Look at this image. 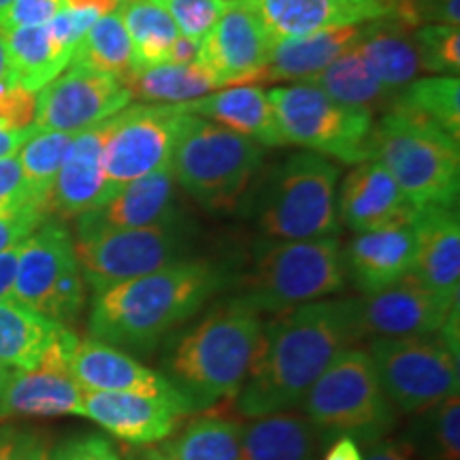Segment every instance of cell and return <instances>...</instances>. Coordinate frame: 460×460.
<instances>
[{
	"instance_id": "6da1fadb",
	"label": "cell",
	"mask_w": 460,
	"mask_h": 460,
	"mask_svg": "<svg viewBox=\"0 0 460 460\" xmlns=\"http://www.w3.org/2000/svg\"><path fill=\"white\" fill-rule=\"evenodd\" d=\"M358 296L322 298L264 322L254 358L237 393L245 418L296 407L343 349L360 341Z\"/></svg>"
},
{
	"instance_id": "7a4b0ae2",
	"label": "cell",
	"mask_w": 460,
	"mask_h": 460,
	"mask_svg": "<svg viewBox=\"0 0 460 460\" xmlns=\"http://www.w3.org/2000/svg\"><path fill=\"white\" fill-rule=\"evenodd\" d=\"M228 286L230 275L222 264L188 258L172 262L96 295L88 318L90 339L124 352H152Z\"/></svg>"
},
{
	"instance_id": "3957f363",
	"label": "cell",
	"mask_w": 460,
	"mask_h": 460,
	"mask_svg": "<svg viewBox=\"0 0 460 460\" xmlns=\"http://www.w3.org/2000/svg\"><path fill=\"white\" fill-rule=\"evenodd\" d=\"M262 324L261 314L233 296L226 298L197 324L172 337L164 356V376L197 410L237 396L254 358Z\"/></svg>"
},
{
	"instance_id": "277c9868",
	"label": "cell",
	"mask_w": 460,
	"mask_h": 460,
	"mask_svg": "<svg viewBox=\"0 0 460 460\" xmlns=\"http://www.w3.org/2000/svg\"><path fill=\"white\" fill-rule=\"evenodd\" d=\"M369 158L393 175L416 209L456 207L460 141L429 119L393 105L373 124Z\"/></svg>"
},
{
	"instance_id": "5b68a950",
	"label": "cell",
	"mask_w": 460,
	"mask_h": 460,
	"mask_svg": "<svg viewBox=\"0 0 460 460\" xmlns=\"http://www.w3.org/2000/svg\"><path fill=\"white\" fill-rule=\"evenodd\" d=\"M348 281L339 237L273 241L256 245L254 264L233 298L256 314H284L331 298Z\"/></svg>"
},
{
	"instance_id": "8992f818",
	"label": "cell",
	"mask_w": 460,
	"mask_h": 460,
	"mask_svg": "<svg viewBox=\"0 0 460 460\" xmlns=\"http://www.w3.org/2000/svg\"><path fill=\"white\" fill-rule=\"evenodd\" d=\"M261 163L262 146L256 141L188 113L172 149L171 171L203 209L228 214L243 199Z\"/></svg>"
},
{
	"instance_id": "52a82bcc",
	"label": "cell",
	"mask_w": 460,
	"mask_h": 460,
	"mask_svg": "<svg viewBox=\"0 0 460 460\" xmlns=\"http://www.w3.org/2000/svg\"><path fill=\"white\" fill-rule=\"evenodd\" d=\"M339 166L315 152L295 154L275 166L254 205L264 239L305 241L339 237Z\"/></svg>"
},
{
	"instance_id": "ba28073f",
	"label": "cell",
	"mask_w": 460,
	"mask_h": 460,
	"mask_svg": "<svg viewBox=\"0 0 460 460\" xmlns=\"http://www.w3.org/2000/svg\"><path fill=\"white\" fill-rule=\"evenodd\" d=\"M301 402L322 439L345 435L367 446L388 437L399 422L369 352L354 345L326 367Z\"/></svg>"
},
{
	"instance_id": "9c48e42d",
	"label": "cell",
	"mask_w": 460,
	"mask_h": 460,
	"mask_svg": "<svg viewBox=\"0 0 460 460\" xmlns=\"http://www.w3.org/2000/svg\"><path fill=\"white\" fill-rule=\"evenodd\" d=\"M269 96L288 146L312 149L343 164L369 160L371 111L341 105L312 84L281 85L269 90Z\"/></svg>"
},
{
	"instance_id": "30bf717a",
	"label": "cell",
	"mask_w": 460,
	"mask_h": 460,
	"mask_svg": "<svg viewBox=\"0 0 460 460\" xmlns=\"http://www.w3.org/2000/svg\"><path fill=\"white\" fill-rule=\"evenodd\" d=\"M11 296L65 326L82 314L85 279L65 224L43 222L22 241Z\"/></svg>"
},
{
	"instance_id": "8fae6325",
	"label": "cell",
	"mask_w": 460,
	"mask_h": 460,
	"mask_svg": "<svg viewBox=\"0 0 460 460\" xmlns=\"http://www.w3.org/2000/svg\"><path fill=\"white\" fill-rule=\"evenodd\" d=\"M373 367L396 413H413L458 393V349L441 337L369 339Z\"/></svg>"
},
{
	"instance_id": "7c38bea8",
	"label": "cell",
	"mask_w": 460,
	"mask_h": 460,
	"mask_svg": "<svg viewBox=\"0 0 460 460\" xmlns=\"http://www.w3.org/2000/svg\"><path fill=\"white\" fill-rule=\"evenodd\" d=\"M188 233L180 217L156 226L115 230L75 241L79 267L94 295L186 261Z\"/></svg>"
},
{
	"instance_id": "4fadbf2b",
	"label": "cell",
	"mask_w": 460,
	"mask_h": 460,
	"mask_svg": "<svg viewBox=\"0 0 460 460\" xmlns=\"http://www.w3.org/2000/svg\"><path fill=\"white\" fill-rule=\"evenodd\" d=\"M186 119L188 113L180 105H128L113 115L102 152L105 200L128 183L169 166Z\"/></svg>"
},
{
	"instance_id": "5bb4252c",
	"label": "cell",
	"mask_w": 460,
	"mask_h": 460,
	"mask_svg": "<svg viewBox=\"0 0 460 460\" xmlns=\"http://www.w3.org/2000/svg\"><path fill=\"white\" fill-rule=\"evenodd\" d=\"M128 85L113 75L71 62L37 94L34 128L77 135L130 105Z\"/></svg>"
},
{
	"instance_id": "9a60e30c",
	"label": "cell",
	"mask_w": 460,
	"mask_h": 460,
	"mask_svg": "<svg viewBox=\"0 0 460 460\" xmlns=\"http://www.w3.org/2000/svg\"><path fill=\"white\" fill-rule=\"evenodd\" d=\"M75 339L65 329L32 369H13L0 394V422L11 418L82 416L84 390L68 367Z\"/></svg>"
},
{
	"instance_id": "2e32d148",
	"label": "cell",
	"mask_w": 460,
	"mask_h": 460,
	"mask_svg": "<svg viewBox=\"0 0 460 460\" xmlns=\"http://www.w3.org/2000/svg\"><path fill=\"white\" fill-rule=\"evenodd\" d=\"M458 309V298L437 295L411 275L394 286L358 296L362 339L437 335Z\"/></svg>"
},
{
	"instance_id": "e0dca14e",
	"label": "cell",
	"mask_w": 460,
	"mask_h": 460,
	"mask_svg": "<svg viewBox=\"0 0 460 460\" xmlns=\"http://www.w3.org/2000/svg\"><path fill=\"white\" fill-rule=\"evenodd\" d=\"M68 367L75 382L90 393H130L160 399L186 413L199 411L194 402L181 393L163 371L149 369L124 349L94 341L75 339L68 352Z\"/></svg>"
},
{
	"instance_id": "ac0fdd59",
	"label": "cell",
	"mask_w": 460,
	"mask_h": 460,
	"mask_svg": "<svg viewBox=\"0 0 460 460\" xmlns=\"http://www.w3.org/2000/svg\"><path fill=\"white\" fill-rule=\"evenodd\" d=\"M273 34L243 0H233L226 13L200 41L199 62L224 85L261 84L271 60Z\"/></svg>"
},
{
	"instance_id": "d6986e66",
	"label": "cell",
	"mask_w": 460,
	"mask_h": 460,
	"mask_svg": "<svg viewBox=\"0 0 460 460\" xmlns=\"http://www.w3.org/2000/svg\"><path fill=\"white\" fill-rule=\"evenodd\" d=\"M180 217L177 181L171 164L128 183L105 203L77 217V239L115 230L156 226Z\"/></svg>"
},
{
	"instance_id": "ffe728a7",
	"label": "cell",
	"mask_w": 460,
	"mask_h": 460,
	"mask_svg": "<svg viewBox=\"0 0 460 460\" xmlns=\"http://www.w3.org/2000/svg\"><path fill=\"white\" fill-rule=\"evenodd\" d=\"M275 41L362 26L394 13V0H243Z\"/></svg>"
},
{
	"instance_id": "44dd1931",
	"label": "cell",
	"mask_w": 460,
	"mask_h": 460,
	"mask_svg": "<svg viewBox=\"0 0 460 460\" xmlns=\"http://www.w3.org/2000/svg\"><path fill=\"white\" fill-rule=\"evenodd\" d=\"M416 211L393 175L371 158L354 164L339 190L337 220L356 234L410 224Z\"/></svg>"
},
{
	"instance_id": "7402d4cb",
	"label": "cell",
	"mask_w": 460,
	"mask_h": 460,
	"mask_svg": "<svg viewBox=\"0 0 460 460\" xmlns=\"http://www.w3.org/2000/svg\"><path fill=\"white\" fill-rule=\"evenodd\" d=\"M82 416L124 444L154 446L169 439L186 413L152 396L84 390Z\"/></svg>"
},
{
	"instance_id": "603a6c76",
	"label": "cell",
	"mask_w": 460,
	"mask_h": 460,
	"mask_svg": "<svg viewBox=\"0 0 460 460\" xmlns=\"http://www.w3.org/2000/svg\"><path fill=\"white\" fill-rule=\"evenodd\" d=\"M111 119L113 118L102 119L73 135L54 188H51L49 211L62 217H79L105 200L102 152H105Z\"/></svg>"
},
{
	"instance_id": "cb8c5ba5",
	"label": "cell",
	"mask_w": 460,
	"mask_h": 460,
	"mask_svg": "<svg viewBox=\"0 0 460 460\" xmlns=\"http://www.w3.org/2000/svg\"><path fill=\"white\" fill-rule=\"evenodd\" d=\"M411 228L416 256L410 275L437 295L458 298L460 222L456 207H420Z\"/></svg>"
},
{
	"instance_id": "d4e9b609",
	"label": "cell",
	"mask_w": 460,
	"mask_h": 460,
	"mask_svg": "<svg viewBox=\"0 0 460 460\" xmlns=\"http://www.w3.org/2000/svg\"><path fill=\"white\" fill-rule=\"evenodd\" d=\"M416 237L410 224L358 233L343 250L345 275L360 295H373L411 273Z\"/></svg>"
},
{
	"instance_id": "484cf974",
	"label": "cell",
	"mask_w": 460,
	"mask_h": 460,
	"mask_svg": "<svg viewBox=\"0 0 460 460\" xmlns=\"http://www.w3.org/2000/svg\"><path fill=\"white\" fill-rule=\"evenodd\" d=\"M180 107L190 115L211 119L224 128L247 137L258 146H288L281 135L271 96L258 85H228L226 90L211 92L203 99L181 102Z\"/></svg>"
},
{
	"instance_id": "4316f807",
	"label": "cell",
	"mask_w": 460,
	"mask_h": 460,
	"mask_svg": "<svg viewBox=\"0 0 460 460\" xmlns=\"http://www.w3.org/2000/svg\"><path fill=\"white\" fill-rule=\"evenodd\" d=\"M365 26V24H362ZM362 26L335 28L307 34V37L275 41L271 60L262 71L264 82H295L303 84L324 71L339 56L358 43Z\"/></svg>"
},
{
	"instance_id": "83f0119b",
	"label": "cell",
	"mask_w": 460,
	"mask_h": 460,
	"mask_svg": "<svg viewBox=\"0 0 460 460\" xmlns=\"http://www.w3.org/2000/svg\"><path fill=\"white\" fill-rule=\"evenodd\" d=\"M320 441L303 413H269L241 427V460H314Z\"/></svg>"
},
{
	"instance_id": "f1b7e54d",
	"label": "cell",
	"mask_w": 460,
	"mask_h": 460,
	"mask_svg": "<svg viewBox=\"0 0 460 460\" xmlns=\"http://www.w3.org/2000/svg\"><path fill=\"white\" fill-rule=\"evenodd\" d=\"M413 28L394 13L362 26L356 48L390 92L399 94L420 73Z\"/></svg>"
},
{
	"instance_id": "f546056e",
	"label": "cell",
	"mask_w": 460,
	"mask_h": 460,
	"mask_svg": "<svg viewBox=\"0 0 460 460\" xmlns=\"http://www.w3.org/2000/svg\"><path fill=\"white\" fill-rule=\"evenodd\" d=\"M3 34L7 49V84L39 92L71 65L73 51L51 37L48 24L24 26Z\"/></svg>"
},
{
	"instance_id": "4dcf8cb0",
	"label": "cell",
	"mask_w": 460,
	"mask_h": 460,
	"mask_svg": "<svg viewBox=\"0 0 460 460\" xmlns=\"http://www.w3.org/2000/svg\"><path fill=\"white\" fill-rule=\"evenodd\" d=\"M65 324L45 318L13 296L0 298V362L9 369H32Z\"/></svg>"
},
{
	"instance_id": "1f68e13d",
	"label": "cell",
	"mask_w": 460,
	"mask_h": 460,
	"mask_svg": "<svg viewBox=\"0 0 460 460\" xmlns=\"http://www.w3.org/2000/svg\"><path fill=\"white\" fill-rule=\"evenodd\" d=\"M303 84L315 85L341 105L360 107L371 113L384 111L396 99L394 92L382 84V79L377 77L356 45L339 56L335 62H331L324 71Z\"/></svg>"
},
{
	"instance_id": "d6a6232c",
	"label": "cell",
	"mask_w": 460,
	"mask_h": 460,
	"mask_svg": "<svg viewBox=\"0 0 460 460\" xmlns=\"http://www.w3.org/2000/svg\"><path fill=\"white\" fill-rule=\"evenodd\" d=\"M132 99L152 105H181V102L203 99L211 94L220 84L200 62L194 65H164L147 66L132 73L128 79Z\"/></svg>"
},
{
	"instance_id": "836d02e7",
	"label": "cell",
	"mask_w": 460,
	"mask_h": 460,
	"mask_svg": "<svg viewBox=\"0 0 460 460\" xmlns=\"http://www.w3.org/2000/svg\"><path fill=\"white\" fill-rule=\"evenodd\" d=\"M118 13L122 15L130 39L132 73L164 65L171 45L180 34L164 4L154 0H126L119 3Z\"/></svg>"
},
{
	"instance_id": "e575fe53",
	"label": "cell",
	"mask_w": 460,
	"mask_h": 460,
	"mask_svg": "<svg viewBox=\"0 0 460 460\" xmlns=\"http://www.w3.org/2000/svg\"><path fill=\"white\" fill-rule=\"evenodd\" d=\"M158 447L169 460H241V424L228 418H197Z\"/></svg>"
},
{
	"instance_id": "d590c367",
	"label": "cell",
	"mask_w": 460,
	"mask_h": 460,
	"mask_svg": "<svg viewBox=\"0 0 460 460\" xmlns=\"http://www.w3.org/2000/svg\"><path fill=\"white\" fill-rule=\"evenodd\" d=\"M402 444L418 460L460 458V399L458 393L446 396L437 405L413 413Z\"/></svg>"
},
{
	"instance_id": "8d00e7d4",
	"label": "cell",
	"mask_w": 460,
	"mask_h": 460,
	"mask_svg": "<svg viewBox=\"0 0 460 460\" xmlns=\"http://www.w3.org/2000/svg\"><path fill=\"white\" fill-rule=\"evenodd\" d=\"M75 65H84L94 71L113 75L119 82L128 84L132 77V49L122 15L118 9L101 15L82 41L75 48Z\"/></svg>"
},
{
	"instance_id": "74e56055",
	"label": "cell",
	"mask_w": 460,
	"mask_h": 460,
	"mask_svg": "<svg viewBox=\"0 0 460 460\" xmlns=\"http://www.w3.org/2000/svg\"><path fill=\"white\" fill-rule=\"evenodd\" d=\"M73 135L58 130H37L24 146L17 149V163L28 194L34 207L49 214L51 188L60 171L66 149L71 146Z\"/></svg>"
},
{
	"instance_id": "f35d334b",
	"label": "cell",
	"mask_w": 460,
	"mask_h": 460,
	"mask_svg": "<svg viewBox=\"0 0 460 460\" xmlns=\"http://www.w3.org/2000/svg\"><path fill=\"white\" fill-rule=\"evenodd\" d=\"M429 119L460 141V82L452 75H433L402 88L393 102ZM390 105V107H393Z\"/></svg>"
},
{
	"instance_id": "ab89813d",
	"label": "cell",
	"mask_w": 460,
	"mask_h": 460,
	"mask_svg": "<svg viewBox=\"0 0 460 460\" xmlns=\"http://www.w3.org/2000/svg\"><path fill=\"white\" fill-rule=\"evenodd\" d=\"M420 71L435 75L460 73V28L452 24H422L413 28Z\"/></svg>"
},
{
	"instance_id": "60d3db41",
	"label": "cell",
	"mask_w": 460,
	"mask_h": 460,
	"mask_svg": "<svg viewBox=\"0 0 460 460\" xmlns=\"http://www.w3.org/2000/svg\"><path fill=\"white\" fill-rule=\"evenodd\" d=\"M230 4L233 0H169L164 7L180 34L203 41Z\"/></svg>"
},
{
	"instance_id": "b9f144b4",
	"label": "cell",
	"mask_w": 460,
	"mask_h": 460,
	"mask_svg": "<svg viewBox=\"0 0 460 460\" xmlns=\"http://www.w3.org/2000/svg\"><path fill=\"white\" fill-rule=\"evenodd\" d=\"M460 0H394V15L407 26L460 24Z\"/></svg>"
},
{
	"instance_id": "7bdbcfd3",
	"label": "cell",
	"mask_w": 460,
	"mask_h": 460,
	"mask_svg": "<svg viewBox=\"0 0 460 460\" xmlns=\"http://www.w3.org/2000/svg\"><path fill=\"white\" fill-rule=\"evenodd\" d=\"M37 115V92L22 85H0V128L26 132L34 128Z\"/></svg>"
},
{
	"instance_id": "ee69618b",
	"label": "cell",
	"mask_w": 460,
	"mask_h": 460,
	"mask_svg": "<svg viewBox=\"0 0 460 460\" xmlns=\"http://www.w3.org/2000/svg\"><path fill=\"white\" fill-rule=\"evenodd\" d=\"M62 7H65V0H13L0 17V32L48 24Z\"/></svg>"
},
{
	"instance_id": "f6af8a7d",
	"label": "cell",
	"mask_w": 460,
	"mask_h": 460,
	"mask_svg": "<svg viewBox=\"0 0 460 460\" xmlns=\"http://www.w3.org/2000/svg\"><path fill=\"white\" fill-rule=\"evenodd\" d=\"M51 460H122L105 435H77L51 450Z\"/></svg>"
},
{
	"instance_id": "bcb514c9",
	"label": "cell",
	"mask_w": 460,
	"mask_h": 460,
	"mask_svg": "<svg viewBox=\"0 0 460 460\" xmlns=\"http://www.w3.org/2000/svg\"><path fill=\"white\" fill-rule=\"evenodd\" d=\"M48 214L37 207L0 211V252L17 247L45 222Z\"/></svg>"
},
{
	"instance_id": "7dc6e473",
	"label": "cell",
	"mask_w": 460,
	"mask_h": 460,
	"mask_svg": "<svg viewBox=\"0 0 460 460\" xmlns=\"http://www.w3.org/2000/svg\"><path fill=\"white\" fill-rule=\"evenodd\" d=\"M20 207H34L20 163H17V156L0 158V211L20 209Z\"/></svg>"
},
{
	"instance_id": "c3c4849f",
	"label": "cell",
	"mask_w": 460,
	"mask_h": 460,
	"mask_svg": "<svg viewBox=\"0 0 460 460\" xmlns=\"http://www.w3.org/2000/svg\"><path fill=\"white\" fill-rule=\"evenodd\" d=\"M362 458L365 460H418L411 454L410 447L402 444L401 439H388V437L373 441V444H367Z\"/></svg>"
},
{
	"instance_id": "681fc988",
	"label": "cell",
	"mask_w": 460,
	"mask_h": 460,
	"mask_svg": "<svg viewBox=\"0 0 460 460\" xmlns=\"http://www.w3.org/2000/svg\"><path fill=\"white\" fill-rule=\"evenodd\" d=\"M199 56H200V41H197V39L183 37V34H177L175 41H172L169 49V58H166V62H171V65H194V62H199Z\"/></svg>"
},
{
	"instance_id": "f907efd6",
	"label": "cell",
	"mask_w": 460,
	"mask_h": 460,
	"mask_svg": "<svg viewBox=\"0 0 460 460\" xmlns=\"http://www.w3.org/2000/svg\"><path fill=\"white\" fill-rule=\"evenodd\" d=\"M322 460H365L362 458V450L358 441H354L352 437H335L329 450H326Z\"/></svg>"
},
{
	"instance_id": "816d5d0a",
	"label": "cell",
	"mask_w": 460,
	"mask_h": 460,
	"mask_svg": "<svg viewBox=\"0 0 460 460\" xmlns=\"http://www.w3.org/2000/svg\"><path fill=\"white\" fill-rule=\"evenodd\" d=\"M17 247L0 252V298L11 296V288H13L17 267Z\"/></svg>"
},
{
	"instance_id": "f5cc1de1",
	"label": "cell",
	"mask_w": 460,
	"mask_h": 460,
	"mask_svg": "<svg viewBox=\"0 0 460 460\" xmlns=\"http://www.w3.org/2000/svg\"><path fill=\"white\" fill-rule=\"evenodd\" d=\"M34 132H37V128H31L26 132H11V130L0 128V158L15 156L17 149L24 146V143L31 139Z\"/></svg>"
},
{
	"instance_id": "db71d44e",
	"label": "cell",
	"mask_w": 460,
	"mask_h": 460,
	"mask_svg": "<svg viewBox=\"0 0 460 460\" xmlns=\"http://www.w3.org/2000/svg\"><path fill=\"white\" fill-rule=\"evenodd\" d=\"M20 460H51V450L45 446L43 439L24 433L22 435Z\"/></svg>"
},
{
	"instance_id": "11a10c76",
	"label": "cell",
	"mask_w": 460,
	"mask_h": 460,
	"mask_svg": "<svg viewBox=\"0 0 460 460\" xmlns=\"http://www.w3.org/2000/svg\"><path fill=\"white\" fill-rule=\"evenodd\" d=\"M22 435L24 433L11 427L0 429V460H20Z\"/></svg>"
},
{
	"instance_id": "9f6ffc18",
	"label": "cell",
	"mask_w": 460,
	"mask_h": 460,
	"mask_svg": "<svg viewBox=\"0 0 460 460\" xmlns=\"http://www.w3.org/2000/svg\"><path fill=\"white\" fill-rule=\"evenodd\" d=\"M122 460H169L158 446H130L122 454Z\"/></svg>"
},
{
	"instance_id": "6f0895ef",
	"label": "cell",
	"mask_w": 460,
	"mask_h": 460,
	"mask_svg": "<svg viewBox=\"0 0 460 460\" xmlns=\"http://www.w3.org/2000/svg\"><path fill=\"white\" fill-rule=\"evenodd\" d=\"M7 75H9V65H7V49H4L3 34H0V85H4V84H7Z\"/></svg>"
},
{
	"instance_id": "680465c9",
	"label": "cell",
	"mask_w": 460,
	"mask_h": 460,
	"mask_svg": "<svg viewBox=\"0 0 460 460\" xmlns=\"http://www.w3.org/2000/svg\"><path fill=\"white\" fill-rule=\"evenodd\" d=\"M11 371H13V369H9V367H4L3 362H0V394H3L4 386H7V382H9V377H11Z\"/></svg>"
},
{
	"instance_id": "91938a15",
	"label": "cell",
	"mask_w": 460,
	"mask_h": 460,
	"mask_svg": "<svg viewBox=\"0 0 460 460\" xmlns=\"http://www.w3.org/2000/svg\"><path fill=\"white\" fill-rule=\"evenodd\" d=\"M11 3H13V0H0V17H3L4 11L11 7Z\"/></svg>"
},
{
	"instance_id": "94428289",
	"label": "cell",
	"mask_w": 460,
	"mask_h": 460,
	"mask_svg": "<svg viewBox=\"0 0 460 460\" xmlns=\"http://www.w3.org/2000/svg\"><path fill=\"white\" fill-rule=\"evenodd\" d=\"M154 3H158V4H166V3H169V0H154Z\"/></svg>"
}]
</instances>
